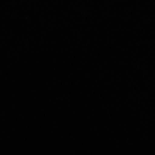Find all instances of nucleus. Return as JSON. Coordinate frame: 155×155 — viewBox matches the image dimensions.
<instances>
[]
</instances>
